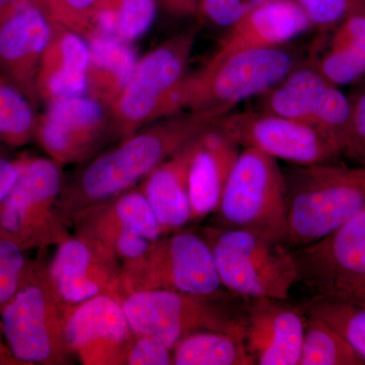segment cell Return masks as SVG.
<instances>
[{"instance_id":"6da1fadb","label":"cell","mask_w":365,"mask_h":365,"mask_svg":"<svg viewBox=\"0 0 365 365\" xmlns=\"http://www.w3.org/2000/svg\"><path fill=\"white\" fill-rule=\"evenodd\" d=\"M230 107L182 111L153 122L127 136L118 148L88 163L79 175L76 188L86 198L104 200L148 177L158 165L179 153L220 118Z\"/></svg>"},{"instance_id":"7a4b0ae2","label":"cell","mask_w":365,"mask_h":365,"mask_svg":"<svg viewBox=\"0 0 365 365\" xmlns=\"http://www.w3.org/2000/svg\"><path fill=\"white\" fill-rule=\"evenodd\" d=\"M283 172L289 248L318 242L365 210V165H290Z\"/></svg>"},{"instance_id":"3957f363","label":"cell","mask_w":365,"mask_h":365,"mask_svg":"<svg viewBox=\"0 0 365 365\" xmlns=\"http://www.w3.org/2000/svg\"><path fill=\"white\" fill-rule=\"evenodd\" d=\"M246 300L223 289L193 295L150 288L131 294L122 307L129 328L139 337L155 338L173 349L185 336L197 331L244 337Z\"/></svg>"},{"instance_id":"277c9868","label":"cell","mask_w":365,"mask_h":365,"mask_svg":"<svg viewBox=\"0 0 365 365\" xmlns=\"http://www.w3.org/2000/svg\"><path fill=\"white\" fill-rule=\"evenodd\" d=\"M297 66L284 46L244 50L186 76L173 93L165 117L217 107H237L279 83Z\"/></svg>"},{"instance_id":"5b68a950","label":"cell","mask_w":365,"mask_h":365,"mask_svg":"<svg viewBox=\"0 0 365 365\" xmlns=\"http://www.w3.org/2000/svg\"><path fill=\"white\" fill-rule=\"evenodd\" d=\"M222 287L244 299H289L299 281L292 249L242 228L206 230Z\"/></svg>"},{"instance_id":"8992f818","label":"cell","mask_w":365,"mask_h":365,"mask_svg":"<svg viewBox=\"0 0 365 365\" xmlns=\"http://www.w3.org/2000/svg\"><path fill=\"white\" fill-rule=\"evenodd\" d=\"M213 213L215 227L253 230L287 245V182L278 160L242 148Z\"/></svg>"},{"instance_id":"52a82bcc","label":"cell","mask_w":365,"mask_h":365,"mask_svg":"<svg viewBox=\"0 0 365 365\" xmlns=\"http://www.w3.org/2000/svg\"><path fill=\"white\" fill-rule=\"evenodd\" d=\"M198 28L163 41L137 61L123 91L109 108V131L127 137L165 116L173 93L187 76Z\"/></svg>"},{"instance_id":"ba28073f","label":"cell","mask_w":365,"mask_h":365,"mask_svg":"<svg viewBox=\"0 0 365 365\" xmlns=\"http://www.w3.org/2000/svg\"><path fill=\"white\" fill-rule=\"evenodd\" d=\"M312 297H356L365 290V210L324 239L292 249Z\"/></svg>"},{"instance_id":"9c48e42d","label":"cell","mask_w":365,"mask_h":365,"mask_svg":"<svg viewBox=\"0 0 365 365\" xmlns=\"http://www.w3.org/2000/svg\"><path fill=\"white\" fill-rule=\"evenodd\" d=\"M216 126L240 148H254L290 165H319L340 158L333 144L314 127L264 110H234L220 118Z\"/></svg>"},{"instance_id":"30bf717a","label":"cell","mask_w":365,"mask_h":365,"mask_svg":"<svg viewBox=\"0 0 365 365\" xmlns=\"http://www.w3.org/2000/svg\"><path fill=\"white\" fill-rule=\"evenodd\" d=\"M261 98V110L314 127L340 155L351 114V98L329 83L309 62L295 67Z\"/></svg>"},{"instance_id":"8fae6325","label":"cell","mask_w":365,"mask_h":365,"mask_svg":"<svg viewBox=\"0 0 365 365\" xmlns=\"http://www.w3.org/2000/svg\"><path fill=\"white\" fill-rule=\"evenodd\" d=\"M288 300L247 299L244 341L255 365H299L307 314Z\"/></svg>"},{"instance_id":"7c38bea8","label":"cell","mask_w":365,"mask_h":365,"mask_svg":"<svg viewBox=\"0 0 365 365\" xmlns=\"http://www.w3.org/2000/svg\"><path fill=\"white\" fill-rule=\"evenodd\" d=\"M51 33V21L39 4H23L0 20V72L32 104L38 100L36 81Z\"/></svg>"},{"instance_id":"4fadbf2b","label":"cell","mask_w":365,"mask_h":365,"mask_svg":"<svg viewBox=\"0 0 365 365\" xmlns=\"http://www.w3.org/2000/svg\"><path fill=\"white\" fill-rule=\"evenodd\" d=\"M36 131L55 162H71L109 131V112L86 95L59 98L48 103Z\"/></svg>"},{"instance_id":"5bb4252c","label":"cell","mask_w":365,"mask_h":365,"mask_svg":"<svg viewBox=\"0 0 365 365\" xmlns=\"http://www.w3.org/2000/svg\"><path fill=\"white\" fill-rule=\"evenodd\" d=\"M151 288L208 295L222 289L208 242L193 232H178L160 242L151 256Z\"/></svg>"},{"instance_id":"9a60e30c","label":"cell","mask_w":365,"mask_h":365,"mask_svg":"<svg viewBox=\"0 0 365 365\" xmlns=\"http://www.w3.org/2000/svg\"><path fill=\"white\" fill-rule=\"evenodd\" d=\"M311 28L295 0H266L228 29L205 64L213 66L244 50L284 46Z\"/></svg>"},{"instance_id":"2e32d148","label":"cell","mask_w":365,"mask_h":365,"mask_svg":"<svg viewBox=\"0 0 365 365\" xmlns=\"http://www.w3.org/2000/svg\"><path fill=\"white\" fill-rule=\"evenodd\" d=\"M241 148L216 124L194 139L188 167L192 220L215 212Z\"/></svg>"},{"instance_id":"e0dca14e","label":"cell","mask_w":365,"mask_h":365,"mask_svg":"<svg viewBox=\"0 0 365 365\" xmlns=\"http://www.w3.org/2000/svg\"><path fill=\"white\" fill-rule=\"evenodd\" d=\"M88 60V41L66 26L52 23L51 38L36 81L38 100L48 104L59 98L86 95Z\"/></svg>"},{"instance_id":"ac0fdd59","label":"cell","mask_w":365,"mask_h":365,"mask_svg":"<svg viewBox=\"0 0 365 365\" xmlns=\"http://www.w3.org/2000/svg\"><path fill=\"white\" fill-rule=\"evenodd\" d=\"M324 34L309 63L338 88L364 79L365 4Z\"/></svg>"},{"instance_id":"d6986e66","label":"cell","mask_w":365,"mask_h":365,"mask_svg":"<svg viewBox=\"0 0 365 365\" xmlns=\"http://www.w3.org/2000/svg\"><path fill=\"white\" fill-rule=\"evenodd\" d=\"M2 325L16 359L37 364L49 359L52 341L48 304L41 288L26 287L11 299L2 314Z\"/></svg>"},{"instance_id":"ffe728a7","label":"cell","mask_w":365,"mask_h":365,"mask_svg":"<svg viewBox=\"0 0 365 365\" xmlns=\"http://www.w3.org/2000/svg\"><path fill=\"white\" fill-rule=\"evenodd\" d=\"M192 143L158 165L146 180L144 195L163 230L184 227L192 220L188 193Z\"/></svg>"},{"instance_id":"44dd1931","label":"cell","mask_w":365,"mask_h":365,"mask_svg":"<svg viewBox=\"0 0 365 365\" xmlns=\"http://www.w3.org/2000/svg\"><path fill=\"white\" fill-rule=\"evenodd\" d=\"M88 42L86 95L109 108L130 81L138 59L130 44L115 38L104 36Z\"/></svg>"},{"instance_id":"7402d4cb","label":"cell","mask_w":365,"mask_h":365,"mask_svg":"<svg viewBox=\"0 0 365 365\" xmlns=\"http://www.w3.org/2000/svg\"><path fill=\"white\" fill-rule=\"evenodd\" d=\"M61 186V175L55 160L37 158L19 165V175L4 201L0 225L7 232H18L33 206L54 199Z\"/></svg>"},{"instance_id":"603a6c76","label":"cell","mask_w":365,"mask_h":365,"mask_svg":"<svg viewBox=\"0 0 365 365\" xmlns=\"http://www.w3.org/2000/svg\"><path fill=\"white\" fill-rule=\"evenodd\" d=\"M123 307L106 295L81 302L67 321L64 335L74 349L81 350L97 341L123 342L128 335Z\"/></svg>"},{"instance_id":"cb8c5ba5","label":"cell","mask_w":365,"mask_h":365,"mask_svg":"<svg viewBox=\"0 0 365 365\" xmlns=\"http://www.w3.org/2000/svg\"><path fill=\"white\" fill-rule=\"evenodd\" d=\"M173 364L255 365L244 337L218 331H197L177 343Z\"/></svg>"},{"instance_id":"d4e9b609","label":"cell","mask_w":365,"mask_h":365,"mask_svg":"<svg viewBox=\"0 0 365 365\" xmlns=\"http://www.w3.org/2000/svg\"><path fill=\"white\" fill-rule=\"evenodd\" d=\"M158 0H104L96 16V37L115 38L131 44L155 23Z\"/></svg>"},{"instance_id":"484cf974","label":"cell","mask_w":365,"mask_h":365,"mask_svg":"<svg viewBox=\"0 0 365 365\" xmlns=\"http://www.w3.org/2000/svg\"><path fill=\"white\" fill-rule=\"evenodd\" d=\"M91 255L86 245L69 240L57 251L51 268L52 279L60 297L71 304H81L96 297L100 287L88 276Z\"/></svg>"},{"instance_id":"4316f807","label":"cell","mask_w":365,"mask_h":365,"mask_svg":"<svg viewBox=\"0 0 365 365\" xmlns=\"http://www.w3.org/2000/svg\"><path fill=\"white\" fill-rule=\"evenodd\" d=\"M300 307L338 331L365 362V299L312 297Z\"/></svg>"},{"instance_id":"83f0119b","label":"cell","mask_w":365,"mask_h":365,"mask_svg":"<svg viewBox=\"0 0 365 365\" xmlns=\"http://www.w3.org/2000/svg\"><path fill=\"white\" fill-rule=\"evenodd\" d=\"M364 364L361 357L338 331L323 319L307 314L299 365Z\"/></svg>"},{"instance_id":"f1b7e54d","label":"cell","mask_w":365,"mask_h":365,"mask_svg":"<svg viewBox=\"0 0 365 365\" xmlns=\"http://www.w3.org/2000/svg\"><path fill=\"white\" fill-rule=\"evenodd\" d=\"M32 102L9 83H0V137L11 141L28 138L37 129Z\"/></svg>"},{"instance_id":"f546056e","label":"cell","mask_w":365,"mask_h":365,"mask_svg":"<svg viewBox=\"0 0 365 365\" xmlns=\"http://www.w3.org/2000/svg\"><path fill=\"white\" fill-rule=\"evenodd\" d=\"M104 0H44L43 9L49 20L83 36L96 37V14Z\"/></svg>"},{"instance_id":"4dcf8cb0","label":"cell","mask_w":365,"mask_h":365,"mask_svg":"<svg viewBox=\"0 0 365 365\" xmlns=\"http://www.w3.org/2000/svg\"><path fill=\"white\" fill-rule=\"evenodd\" d=\"M116 213L124 227L138 232L148 241H158L165 230L144 194L134 192L122 196L116 204Z\"/></svg>"},{"instance_id":"1f68e13d","label":"cell","mask_w":365,"mask_h":365,"mask_svg":"<svg viewBox=\"0 0 365 365\" xmlns=\"http://www.w3.org/2000/svg\"><path fill=\"white\" fill-rule=\"evenodd\" d=\"M266 0H201L196 16L199 23L227 31Z\"/></svg>"},{"instance_id":"d6a6232c","label":"cell","mask_w":365,"mask_h":365,"mask_svg":"<svg viewBox=\"0 0 365 365\" xmlns=\"http://www.w3.org/2000/svg\"><path fill=\"white\" fill-rule=\"evenodd\" d=\"M306 14L312 28L330 30L364 6L365 0H295Z\"/></svg>"},{"instance_id":"836d02e7","label":"cell","mask_w":365,"mask_h":365,"mask_svg":"<svg viewBox=\"0 0 365 365\" xmlns=\"http://www.w3.org/2000/svg\"><path fill=\"white\" fill-rule=\"evenodd\" d=\"M340 157L355 165H365V86L351 98V114Z\"/></svg>"},{"instance_id":"e575fe53","label":"cell","mask_w":365,"mask_h":365,"mask_svg":"<svg viewBox=\"0 0 365 365\" xmlns=\"http://www.w3.org/2000/svg\"><path fill=\"white\" fill-rule=\"evenodd\" d=\"M24 266L21 250L13 242L0 241V304L13 299Z\"/></svg>"},{"instance_id":"d590c367","label":"cell","mask_w":365,"mask_h":365,"mask_svg":"<svg viewBox=\"0 0 365 365\" xmlns=\"http://www.w3.org/2000/svg\"><path fill=\"white\" fill-rule=\"evenodd\" d=\"M168 347L155 338L140 336L130 352L131 365H168L173 364V354Z\"/></svg>"},{"instance_id":"8d00e7d4","label":"cell","mask_w":365,"mask_h":365,"mask_svg":"<svg viewBox=\"0 0 365 365\" xmlns=\"http://www.w3.org/2000/svg\"><path fill=\"white\" fill-rule=\"evenodd\" d=\"M150 242L143 235L123 227L118 235L117 249L125 258L140 259L150 251Z\"/></svg>"},{"instance_id":"74e56055","label":"cell","mask_w":365,"mask_h":365,"mask_svg":"<svg viewBox=\"0 0 365 365\" xmlns=\"http://www.w3.org/2000/svg\"><path fill=\"white\" fill-rule=\"evenodd\" d=\"M19 175V165L0 158V203H4L11 193Z\"/></svg>"},{"instance_id":"f35d334b","label":"cell","mask_w":365,"mask_h":365,"mask_svg":"<svg viewBox=\"0 0 365 365\" xmlns=\"http://www.w3.org/2000/svg\"><path fill=\"white\" fill-rule=\"evenodd\" d=\"M201 0H160L165 11L177 16H196Z\"/></svg>"},{"instance_id":"ab89813d","label":"cell","mask_w":365,"mask_h":365,"mask_svg":"<svg viewBox=\"0 0 365 365\" xmlns=\"http://www.w3.org/2000/svg\"><path fill=\"white\" fill-rule=\"evenodd\" d=\"M43 1H44V0H0V20L4 18L7 14L13 11L14 9L23 6V4H39L43 9Z\"/></svg>"},{"instance_id":"60d3db41","label":"cell","mask_w":365,"mask_h":365,"mask_svg":"<svg viewBox=\"0 0 365 365\" xmlns=\"http://www.w3.org/2000/svg\"><path fill=\"white\" fill-rule=\"evenodd\" d=\"M354 299H365V290L362 294H360L359 297H354Z\"/></svg>"}]
</instances>
